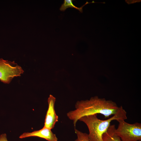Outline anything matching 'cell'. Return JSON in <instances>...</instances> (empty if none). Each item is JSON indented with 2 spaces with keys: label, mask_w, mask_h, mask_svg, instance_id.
Segmentation results:
<instances>
[{
  "label": "cell",
  "mask_w": 141,
  "mask_h": 141,
  "mask_svg": "<svg viewBox=\"0 0 141 141\" xmlns=\"http://www.w3.org/2000/svg\"><path fill=\"white\" fill-rule=\"evenodd\" d=\"M74 130L75 133L77 136V138L75 141H90L88 134L83 132L75 128Z\"/></svg>",
  "instance_id": "9c48e42d"
},
{
  "label": "cell",
  "mask_w": 141,
  "mask_h": 141,
  "mask_svg": "<svg viewBox=\"0 0 141 141\" xmlns=\"http://www.w3.org/2000/svg\"><path fill=\"white\" fill-rule=\"evenodd\" d=\"M137 141H141V140H139Z\"/></svg>",
  "instance_id": "8fae6325"
},
{
  "label": "cell",
  "mask_w": 141,
  "mask_h": 141,
  "mask_svg": "<svg viewBox=\"0 0 141 141\" xmlns=\"http://www.w3.org/2000/svg\"><path fill=\"white\" fill-rule=\"evenodd\" d=\"M75 109L67 114V117L73 121L74 127L81 117L94 114H100L105 118L115 114L119 107L114 102L100 98L97 96L92 97L89 100L77 102L75 105Z\"/></svg>",
  "instance_id": "6da1fadb"
},
{
  "label": "cell",
  "mask_w": 141,
  "mask_h": 141,
  "mask_svg": "<svg viewBox=\"0 0 141 141\" xmlns=\"http://www.w3.org/2000/svg\"><path fill=\"white\" fill-rule=\"evenodd\" d=\"M115 125H110L107 131L103 135L102 141H121L116 132Z\"/></svg>",
  "instance_id": "52a82bcc"
},
{
  "label": "cell",
  "mask_w": 141,
  "mask_h": 141,
  "mask_svg": "<svg viewBox=\"0 0 141 141\" xmlns=\"http://www.w3.org/2000/svg\"><path fill=\"white\" fill-rule=\"evenodd\" d=\"M56 98L50 95L48 99V107L45 120L44 127L51 129L53 128L56 123L58 121V116L55 110Z\"/></svg>",
  "instance_id": "5b68a950"
},
{
  "label": "cell",
  "mask_w": 141,
  "mask_h": 141,
  "mask_svg": "<svg viewBox=\"0 0 141 141\" xmlns=\"http://www.w3.org/2000/svg\"><path fill=\"white\" fill-rule=\"evenodd\" d=\"M116 134L121 141H137L141 140V124L136 122L130 124L124 120H120Z\"/></svg>",
  "instance_id": "3957f363"
},
{
  "label": "cell",
  "mask_w": 141,
  "mask_h": 141,
  "mask_svg": "<svg viewBox=\"0 0 141 141\" xmlns=\"http://www.w3.org/2000/svg\"><path fill=\"white\" fill-rule=\"evenodd\" d=\"M0 141H8L6 134H2L0 135Z\"/></svg>",
  "instance_id": "30bf717a"
},
{
  "label": "cell",
  "mask_w": 141,
  "mask_h": 141,
  "mask_svg": "<svg viewBox=\"0 0 141 141\" xmlns=\"http://www.w3.org/2000/svg\"><path fill=\"white\" fill-rule=\"evenodd\" d=\"M50 129L43 127L41 129L31 132H25L19 137L20 139H23L32 137H36L45 139L48 141H58L56 135Z\"/></svg>",
  "instance_id": "8992f818"
},
{
  "label": "cell",
  "mask_w": 141,
  "mask_h": 141,
  "mask_svg": "<svg viewBox=\"0 0 141 141\" xmlns=\"http://www.w3.org/2000/svg\"><path fill=\"white\" fill-rule=\"evenodd\" d=\"M97 114H94L84 116L79 120L84 122L87 126L90 141H102V136L107 130L112 121H118L127 119V112L122 106L119 107L115 114L107 119L100 120L97 118Z\"/></svg>",
  "instance_id": "7a4b0ae2"
},
{
  "label": "cell",
  "mask_w": 141,
  "mask_h": 141,
  "mask_svg": "<svg viewBox=\"0 0 141 141\" xmlns=\"http://www.w3.org/2000/svg\"><path fill=\"white\" fill-rule=\"evenodd\" d=\"M24 71L14 61L0 58V80L5 84H9L15 77H20Z\"/></svg>",
  "instance_id": "277c9868"
},
{
  "label": "cell",
  "mask_w": 141,
  "mask_h": 141,
  "mask_svg": "<svg viewBox=\"0 0 141 141\" xmlns=\"http://www.w3.org/2000/svg\"><path fill=\"white\" fill-rule=\"evenodd\" d=\"M73 0H64L63 3L61 5L60 8V10L61 11H64L66 9L69 8H74L79 10L80 12L82 13L83 12V7L86 4L91 3H96L93 1L92 2L89 3L87 1L85 4L80 7H78L74 5L72 2Z\"/></svg>",
  "instance_id": "ba28073f"
}]
</instances>
